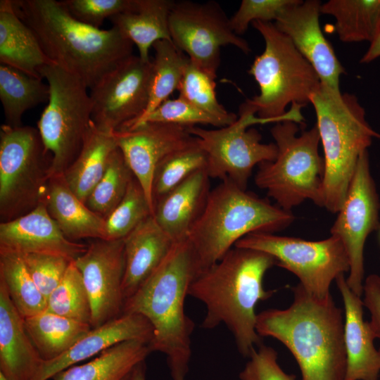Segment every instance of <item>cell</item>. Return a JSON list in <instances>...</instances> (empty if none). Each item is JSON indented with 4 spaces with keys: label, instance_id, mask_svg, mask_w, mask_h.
I'll return each mask as SVG.
<instances>
[{
    "label": "cell",
    "instance_id": "1",
    "mask_svg": "<svg viewBox=\"0 0 380 380\" xmlns=\"http://www.w3.org/2000/svg\"><path fill=\"white\" fill-rule=\"evenodd\" d=\"M274 265L276 260L267 253L234 247L199 273L189 288L188 296L205 306L202 327L213 329L224 324L243 357H249L261 344L255 309L258 302L270 298L275 291L263 287L264 276Z\"/></svg>",
    "mask_w": 380,
    "mask_h": 380
},
{
    "label": "cell",
    "instance_id": "2",
    "mask_svg": "<svg viewBox=\"0 0 380 380\" xmlns=\"http://www.w3.org/2000/svg\"><path fill=\"white\" fill-rule=\"evenodd\" d=\"M13 4L46 56L89 89L133 55V44L117 29L102 30L83 23L60 1L17 0Z\"/></svg>",
    "mask_w": 380,
    "mask_h": 380
},
{
    "label": "cell",
    "instance_id": "3",
    "mask_svg": "<svg viewBox=\"0 0 380 380\" xmlns=\"http://www.w3.org/2000/svg\"><path fill=\"white\" fill-rule=\"evenodd\" d=\"M286 309H269L257 315L260 337L282 343L295 357L302 380H345L346 352L342 310L332 296L317 299L298 284Z\"/></svg>",
    "mask_w": 380,
    "mask_h": 380
},
{
    "label": "cell",
    "instance_id": "4",
    "mask_svg": "<svg viewBox=\"0 0 380 380\" xmlns=\"http://www.w3.org/2000/svg\"><path fill=\"white\" fill-rule=\"evenodd\" d=\"M197 274L187 239L175 242L159 267L124 302L122 314L141 315L152 325L150 348L166 355L173 380H185L189 370L194 323L185 313L184 301Z\"/></svg>",
    "mask_w": 380,
    "mask_h": 380
},
{
    "label": "cell",
    "instance_id": "5",
    "mask_svg": "<svg viewBox=\"0 0 380 380\" xmlns=\"http://www.w3.org/2000/svg\"><path fill=\"white\" fill-rule=\"evenodd\" d=\"M294 218L291 211L228 179L222 180L210 191L205 208L187 236L198 274L221 260L245 236L280 231Z\"/></svg>",
    "mask_w": 380,
    "mask_h": 380
},
{
    "label": "cell",
    "instance_id": "6",
    "mask_svg": "<svg viewBox=\"0 0 380 380\" xmlns=\"http://www.w3.org/2000/svg\"><path fill=\"white\" fill-rule=\"evenodd\" d=\"M251 24L265 44L248 70L260 93L242 103L239 110L257 114L259 124L293 120L303 125L300 109L321 85L317 73L274 23Z\"/></svg>",
    "mask_w": 380,
    "mask_h": 380
},
{
    "label": "cell",
    "instance_id": "7",
    "mask_svg": "<svg viewBox=\"0 0 380 380\" xmlns=\"http://www.w3.org/2000/svg\"><path fill=\"white\" fill-rule=\"evenodd\" d=\"M324 150V207L337 213L346 198L361 155L374 137L380 138L366 120L356 96L321 84L310 96Z\"/></svg>",
    "mask_w": 380,
    "mask_h": 380
},
{
    "label": "cell",
    "instance_id": "8",
    "mask_svg": "<svg viewBox=\"0 0 380 380\" xmlns=\"http://www.w3.org/2000/svg\"><path fill=\"white\" fill-rule=\"evenodd\" d=\"M299 124L284 120L271 129L277 147L272 161L260 163L256 186L288 211L305 200L324 207V160L319 154L320 137L315 125L300 134Z\"/></svg>",
    "mask_w": 380,
    "mask_h": 380
},
{
    "label": "cell",
    "instance_id": "9",
    "mask_svg": "<svg viewBox=\"0 0 380 380\" xmlns=\"http://www.w3.org/2000/svg\"><path fill=\"white\" fill-rule=\"evenodd\" d=\"M51 154L37 128L0 127L1 222L24 215L45 203Z\"/></svg>",
    "mask_w": 380,
    "mask_h": 380
},
{
    "label": "cell",
    "instance_id": "10",
    "mask_svg": "<svg viewBox=\"0 0 380 380\" xmlns=\"http://www.w3.org/2000/svg\"><path fill=\"white\" fill-rule=\"evenodd\" d=\"M39 73L49 87L37 129L52 156L51 177L63 175L78 156L92 121V102L84 83L61 68L46 65Z\"/></svg>",
    "mask_w": 380,
    "mask_h": 380
},
{
    "label": "cell",
    "instance_id": "11",
    "mask_svg": "<svg viewBox=\"0 0 380 380\" xmlns=\"http://www.w3.org/2000/svg\"><path fill=\"white\" fill-rule=\"evenodd\" d=\"M234 247L267 253L276 265L293 273L308 293L319 300L331 296L330 286L338 276L349 272L350 262L341 240L334 235L320 241L253 232Z\"/></svg>",
    "mask_w": 380,
    "mask_h": 380
},
{
    "label": "cell",
    "instance_id": "12",
    "mask_svg": "<svg viewBox=\"0 0 380 380\" xmlns=\"http://www.w3.org/2000/svg\"><path fill=\"white\" fill-rule=\"evenodd\" d=\"M172 43L190 61L215 79L220 64V49L232 45L248 54V42L236 34L230 20L214 1H175L169 18Z\"/></svg>",
    "mask_w": 380,
    "mask_h": 380
},
{
    "label": "cell",
    "instance_id": "13",
    "mask_svg": "<svg viewBox=\"0 0 380 380\" xmlns=\"http://www.w3.org/2000/svg\"><path fill=\"white\" fill-rule=\"evenodd\" d=\"M255 116L239 110L238 119L228 126L215 129L189 127L206 154V172L210 178L228 179L246 190L253 167L276 158L275 143H262L260 132L248 128L254 125Z\"/></svg>",
    "mask_w": 380,
    "mask_h": 380
},
{
    "label": "cell",
    "instance_id": "14",
    "mask_svg": "<svg viewBox=\"0 0 380 380\" xmlns=\"http://www.w3.org/2000/svg\"><path fill=\"white\" fill-rule=\"evenodd\" d=\"M380 201L372 176L367 151L360 157L331 235L338 237L346 251L349 275L346 282L357 296L363 294L364 247L370 233L380 229Z\"/></svg>",
    "mask_w": 380,
    "mask_h": 380
},
{
    "label": "cell",
    "instance_id": "15",
    "mask_svg": "<svg viewBox=\"0 0 380 380\" xmlns=\"http://www.w3.org/2000/svg\"><path fill=\"white\" fill-rule=\"evenodd\" d=\"M151 73L152 61L133 54L106 75L90 89L94 124L115 132L139 118L148 105Z\"/></svg>",
    "mask_w": 380,
    "mask_h": 380
},
{
    "label": "cell",
    "instance_id": "16",
    "mask_svg": "<svg viewBox=\"0 0 380 380\" xmlns=\"http://www.w3.org/2000/svg\"><path fill=\"white\" fill-rule=\"evenodd\" d=\"M74 262L89 296L91 327H99L120 316L125 302L124 239H94Z\"/></svg>",
    "mask_w": 380,
    "mask_h": 380
},
{
    "label": "cell",
    "instance_id": "17",
    "mask_svg": "<svg viewBox=\"0 0 380 380\" xmlns=\"http://www.w3.org/2000/svg\"><path fill=\"white\" fill-rule=\"evenodd\" d=\"M118 148L141 184L154 212L153 179L159 163L170 153L196 141L189 127L164 122H145L114 132Z\"/></svg>",
    "mask_w": 380,
    "mask_h": 380
},
{
    "label": "cell",
    "instance_id": "18",
    "mask_svg": "<svg viewBox=\"0 0 380 380\" xmlns=\"http://www.w3.org/2000/svg\"><path fill=\"white\" fill-rule=\"evenodd\" d=\"M321 5L317 0H299L288 8L274 24L312 65L321 84L340 91L339 77L345 70L321 30L319 23Z\"/></svg>",
    "mask_w": 380,
    "mask_h": 380
},
{
    "label": "cell",
    "instance_id": "19",
    "mask_svg": "<svg viewBox=\"0 0 380 380\" xmlns=\"http://www.w3.org/2000/svg\"><path fill=\"white\" fill-rule=\"evenodd\" d=\"M87 246L64 236L45 203L24 215L0 224V249L20 255L51 254L74 261Z\"/></svg>",
    "mask_w": 380,
    "mask_h": 380
},
{
    "label": "cell",
    "instance_id": "20",
    "mask_svg": "<svg viewBox=\"0 0 380 380\" xmlns=\"http://www.w3.org/2000/svg\"><path fill=\"white\" fill-rule=\"evenodd\" d=\"M153 335L149 321L138 314H122L105 324L91 328L61 355L43 360L32 380H48L77 363L98 355L120 342L143 341L148 344Z\"/></svg>",
    "mask_w": 380,
    "mask_h": 380
},
{
    "label": "cell",
    "instance_id": "21",
    "mask_svg": "<svg viewBox=\"0 0 380 380\" xmlns=\"http://www.w3.org/2000/svg\"><path fill=\"white\" fill-rule=\"evenodd\" d=\"M343 300L344 341L346 352L345 380H378L380 350L369 322L363 319V301L348 286L344 274L335 279Z\"/></svg>",
    "mask_w": 380,
    "mask_h": 380
},
{
    "label": "cell",
    "instance_id": "22",
    "mask_svg": "<svg viewBox=\"0 0 380 380\" xmlns=\"http://www.w3.org/2000/svg\"><path fill=\"white\" fill-rule=\"evenodd\" d=\"M42 361L0 279V372L10 380H32Z\"/></svg>",
    "mask_w": 380,
    "mask_h": 380
},
{
    "label": "cell",
    "instance_id": "23",
    "mask_svg": "<svg viewBox=\"0 0 380 380\" xmlns=\"http://www.w3.org/2000/svg\"><path fill=\"white\" fill-rule=\"evenodd\" d=\"M209 179L206 170H198L156 201L153 216L175 243L187 239L202 213L210 191Z\"/></svg>",
    "mask_w": 380,
    "mask_h": 380
},
{
    "label": "cell",
    "instance_id": "24",
    "mask_svg": "<svg viewBox=\"0 0 380 380\" xmlns=\"http://www.w3.org/2000/svg\"><path fill=\"white\" fill-rule=\"evenodd\" d=\"M174 244L153 215L143 220L124 239L125 266L122 293L125 300L159 267Z\"/></svg>",
    "mask_w": 380,
    "mask_h": 380
},
{
    "label": "cell",
    "instance_id": "25",
    "mask_svg": "<svg viewBox=\"0 0 380 380\" xmlns=\"http://www.w3.org/2000/svg\"><path fill=\"white\" fill-rule=\"evenodd\" d=\"M46 209L64 236L106 239V219L89 209L70 189L63 175L51 177L45 198Z\"/></svg>",
    "mask_w": 380,
    "mask_h": 380
},
{
    "label": "cell",
    "instance_id": "26",
    "mask_svg": "<svg viewBox=\"0 0 380 380\" xmlns=\"http://www.w3.org/2000/svg\"><path fill=\"white\" fill-rule=\"evenodd\" d=\"M0 63L39 79L40 68L55 65L18 15L13 0L0 1Z\"/></svg>",
    "mask_w": 380,
    "mask_h": 380
},
{
    "label": "cell",
    "instance_id": "27",
    "mask_svg": "<svg viewBox=\"0 0 380 380\" xmlns=\"http://www.w3.org/2000/svg\"><path fill=\"white\" fill-rule=\"evenodd\" d=\"M174 4L172 0H137L134 9L110 20L113 27L137 46L140 58L149 62V50L155 42H172L169 18Z\"/></svg>",
    "mask_w": 380,
    "mask_h": 380
},
{
    "label": "cell",
    "instance_id": "28",
    "mask_svg": "<svg viewBox=\"0 0 380 380\" xmlns=\"http://www.w3.org/2000/svg\"><path fill=\"white\" fill-rule=\"evenodd\" d=\"M143 341L120 342L101 352L93 360L59 372L53 380H132L137 368L151 353Z\"/></svg>",
    "mask_w": 380,
    "mask_h": 380
},
{
    "label": "cell",
    "instance_id": "29",
    "mask_svg": "<svg viewBox=\"0 0 380 380\" xmlns=\"http://www.w3.org/2000/svg\"><path fill=\"white\" fill-rule=\"evenodd\" d=\"M117 148L114 132L101 129L91 121L78 156L63 174L70 189L84 203Z\"/></svg>",
    "mask_w": 380,
    "mask_h": 380
},
{
    "label": "cell",
    "instance_id": "30",
    "mask_svg": "<svg viewBox=\"0 0 380 380\" xmlns=\"http://www.w3.org/2000/svg\"><path fill=\"white\" fill-rule=\"evenodd\" d=\"M320 11L335 18L334 30L343 42L371 44L380 34V0H330Z\"/></svg>",
    "mask_w": 380,
    "mask_h": 380
},
{
    "label": "cell",
    "instance_id": "31",
    "mask_svg": "<svg viewBox=\"0 0 380 380\" xmlns=\"http://www.w3.org/2000/svg\"><path fill=\"white\" fill-rule=\"evenodd\" d=\"M26 331L43 360L54 359L69 350L92 327L45 310L24 318Z\"/></svg>",
    "mask_w": 380,
    "mask_h": 380
},
{
    "label": "cell",
    "instance_id": "32",
    "mask_svg": "<svg viewBox=\"0 0 380 380\" xmlns=\"http://www.w3.org/2000/svg\"><path fill=\"white\" fill-rule=\"evenodd\" d=\"M49 98V87L42 79L0 65V100L6 125L22 126L23 113L41 103L48 102Z\"/></svg>",
    "mask_w": 380,
    "mask_h": 380
},
{
    "label": "cell",
    "instance_id": "33",
    "mask_svg": "<svg viewBox=\"0 0 380 380\" xmlns=\"http://www.w3.org/2000/svg\"><path fill=\"white\" fill-rule=\"evenodd\" d=\"M155 56L152 61V73L148 105L143 114L137 120L120 129H126L153 111L177 90L189 57L177 49L172 42L159 40L152 47Z\"/></svg>",
    "mask_w": 380,
    "mask_h": 380
},
{
    "label": "cell",
    "instance_id": "34",
    "mask_svg": "<svg viewBox=\"0 0 380 380\" xmlns=\"http://www.w3.org/2000/svg\"><path fill=\"white\" fill-rule=\"evenodd\" d=\"M0 279L23 318L46 309V298L35 284L20 254L0 249Z\"/></svg>",
    "mask_w": 380,
    "mask_h": 380
},
{
    "label": "cell",
    "instance_id": "35",
    "mask_svg": "<svg viewBox=\"0 0 380 380\" xmlns=\"http://www.w3.org/2000/svg\"><path fill=\"white\" fill-rule=\"evenodd\" d=\"M207 158L198 139L165 157L158 165L153 179V197L157 199L172 190L193 173L206 170Z\"/></svg>",
    "mask_w": 380,
    "mask_h": 380
},
{
    "label": "cell",
    "instance_id": "36",
    "mask_svg": "<svg viewBox=\"0 0 380 380\" xmlns=\"http://www.w3.org/2000/svg\"><path fill=\"white\" fill-rule=\"evenodd\" d=\"M134 175L118 147L112 153L106 170L85 203L106 218L125 196Z\"/></svg>",
    "mask_w": 380,
    "mask_h": 380
},
{
    "label": "cell",
    "instance_id": "37",
    "mask_svg": "<svg viewBox=\"0 0 380 380\" xmlns=\"http://www.w3.org/2000/svg\"><path fill=\"white\" fill-rule=\"evenodd\" d=\"M47 311L91 325V310L82 275L72 261L61 281L46 299Z\"/></svg>",
    "mask_w": 380,
    "mask_h": 380
},
{
    "label": "cell",
    "instance_id": "38",
    "mask_svg": "<svg viewBox=\"0 0 380 380\" xmlns=\"http://www.w3.org/2000/svg\"><path fill=\"white\" fill-rule=\"evenodd\" d=\"M150 215L153 210L144 189L133 177L122 200L106 218V239H125Z\"/></svg>",
    "mask_w": 380,
    "mask_h": 380
},
{
    "label": "cell",
    "instance_id": "39",
    "mask_svg": "<svg viewBox=\"0 0 380 380\" xmlns=\"http://www.w3.org/2000/svg\"><path fill=\"white\" fill-rule=\"evenodd\" d=\"M215 87V79L189 59L177 91L179 97L203 111L235 122L238 119L237 115L227 111L219 103Z\"/></svg>",
    "mask_w": 380,
    "mask_h": 380
},
{
    "label": "cell",
    "instance_id": "40",
    "mask_svg": "<svg viewBox=\"0 0 380 380\" xmlns=\"http://www.w3.org/2000/svg\"><path fill=\"white\" fill-rule=\"evenodd\" d=\"M145 122H164L187 127L196 125H210L220 128L234 122L203 111L179 96L165 101L147 116L123 129H132Z\"/></svg>",
    "mask_w": 380,
    "mask_h": 380
},
{
    "label": "cell",
    "instance_id": "41",
    "mask_svg": "<svg viewBox=\"0 0 380 380\" xmlns=\"http://www.w3.org/2000/svg\"><path fill=\"white\" fill-rule=\"evenodd\" d=\"M76 20L100 28L106 18L134 9L137 0H64L60 1Z\"/></svg>",
    "mask_w": 380,
    "mask_h": 380
},
{
    "label": "cell",
    "instance_id": "42",
    "mask_svg": "<svg viewBox=\"0 0 380 380\" xmlns=\"http://www.w3.org/2000/svg\"><path fill=\"white\" fill-rule=\"evenodd\" d=\"M39 290L47 299L63 278L71 260L60 255L43 253L21 255Z\"/></svg>",
    "mask_w": 380,
    "mask_h": 380
},
{
    "label": "cell",
    "instance_id": "43",
    "mask_svg": "<svg viewBox=\"0 0 380 380\" xmlns=\"http://www.w3.org/2000/svg\"><path fill=\"white\" fill-rule=\"evenodd\" d=\"M299 0H243L236 12L229 18L230 25L237 35L245 33L254 21L272 23Z\"/></svg>",
    "mask_w": 380,
    "mask_h": 380
},
{
    "label": "cell",
    "instance_id": "44",
    "mask_svg": "<svg viewBox=\"0 0 380 380\" xmlns=\"http://www.w3.org/2000/svg\"><path fill=\"white\" fill-rule=\"evenodd\" d=\"M249 360L239 374L241 380H296L285 373L277 362V353L272 347L259 345L251 353Z\"/></svg>",
    "mask_w": 380,
    "mask_h": 380
},
{
    "label": "cell",
    "instance_id": "45",
    "mask_svg": "<svg viewBox=\"0 0 380 380\" xmlns=\"http://www.w3.org/2000/svg\"><path fill=\"white\" fill-rule=\"evenodd\" d=\"M363 305L370 313L369 322L376 338L380 340V276L369 274L363 284Z\"/></svg>",
    "mask_w": 380,
    "mask_h": 380
},
{
    "label": "cell",
    "instance_id": "46",
    "mask_svg": "<svg viewBox=\"0 0 380 380\" xmlns=\"http://www.w3.org/2000/svg\"><path fill=\"white\" fill-rule=\"evenodd\" d=\"M380 57V34L372 42L360 59V63H368Z\"/></svg>",
    "mask_w": 380,
    "mask_h": 380
},
{
    "label": "cell",
    "instance_id": "47",
    "mask_svg": "<svg viewBox=\"0 0 380 380\" xmlns=\"http://www.w3.org/2000/svg\"><path fill=\"white\" fill-rule=\"evenodd\" d=\"M145 363L139 365L135 370L132 380H146Z\"/></svg>",
    "mask_w": 380,
    "mask_h": 380
},
{
    "label": "cell",
    "instance_id": "48",
    "mask_svg": "<svg viewBox=\"0 0 380 380\" xmlns=\"http://www.w3.org/2000/svg\"><path fill=\"white\" fill-rule=\"evenodd\" d=\"M0 380H10L3 373L0 372Z\"/></svg>",
    "mask_w": 380,
    "mask_h": 380
},
{
    "label": "cell",
    "instance_id": "49",
    "mask_svg": "<svg viewBox=\"0 0 380 380\" xmlns=\"http://www.w3.org/2000/svg\"><path fill=\"white\" fill-rule=\"evenodd\" d=\"M379 350H380V348H379Z\"/></svg>",
    "mask_w": 380,
    "mask_h": 380
},
{
    "label": "cell",
    "instance_id": "50",
    "mask_svg": "<svg viewBox=\"0 0 380 380\" xmlns=\"http://www.w3.org/2000/svg\"></svg>",
    "mask_w": 380,
    "mask_h": 380
}]
</instances>
